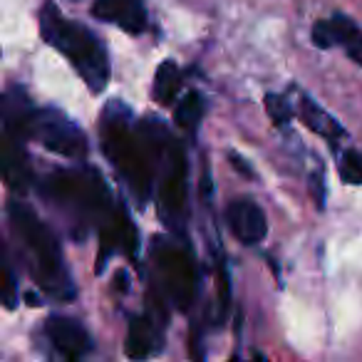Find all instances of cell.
Here are the masks:
<instances>
[{
	"label": "cell",
	"mask_w": 362,
	"mask_h": 362,
	"mask_svg": "<svg viewBox=\"0 0 362 362\" xmlns=\"http://www.w3.org/2000/svg\"><path fill=\"white\" fill-rule=\"evenodd\" d=\"M92 16L122 28L129 35L144 33L146 23H149L144 0H95L92 3Z\"/></svg>",
	"instance_id": "9"
},
{
	"label": "cell",
	"mask_w": 362,
	"mask_h": 362,
	"mask_svg": "<svg viewBox=\"0 0 362 362\" xmlns=\"http://www.w3.org/2000/svg\"><path fill=\"white\" fill-rule=\"evenodd\" d=\"M179 87H181V72L176 67L174 60H164L156 70L154 77V100L159 105H174L176 95H179Z\"/></svg>",
	"instance_id": "12"
},
{
	"label": "cell",
	"mask_w": 362,
	"mask_h": 362,
	"mask_svg": "<svg viewBox=\"0 0 362 362\" xmlns=\"http://www.w3.org/2000/svg\"><path fill=\"white\" fill-rule=\"evenodd\" d=\"M340 179L350 187L362 184V151L345 149L340 154Z\"/></svg>",
	"instance_id": "16"
},
{
	"label": "cell",
	"mask_w": 362,
	"mask_h": 362,
	"mask_svg": "<svg viewBox=\"0 0 362 362\" xmlns=\"http://www.w3.org/2000/svg\"><path fill=\"white\" fill-rule=\"evenodd\" d=\"M226 221L233 236L241 243H246V246L261 243L268 233L266 211H263L253 199H236V202L228 204Z\"/></svg>",
	"instance_id": "8"
},
{
	"label": "cell",
	"mask_w": 362,
	"mask_h": 362,
	"mask_svg": "<svg viewBox=\"0 0 362 362\" xmlns=\"http://www.w3.org/2000/svg\"><path fill=\"white\" fill-rule=\"evenodd\" d=\"M296 117H300L303 124L308 127L310 132L315 134L325 136L330 144H335L340 136H345V129L340 127V122L335 117H330L315 100H310L308 95H298V102H296Z\"/></svg>",
	"instance_id": "10"
},
{
	"label": "cell",
	"mask_w": 362,
	"mask_h": 362,
	"mask_svg": "<svg viewBox=\"0 0 362 362\" xmlns=\"http://www.w3.org/2000/svg\"><path fill=\"white\" fill-rule=\"evenodd\" d=\"M161 271H164V281L169 288L171 298H174L176 305L187 308L192 303L194 293H197V273H194V263L187 253L176 251V248H161Z\"/></svg>",
	"instance_id": "7"
},
{
	"label": "cell",
	"mask_w": 362,
	"mask_h": 362,
	"mask_svg": "<svg viewBox=\"0 0 362 362\" xmlns=\"http://www.w3.org/2000/svg\"><path fill=\"white\" fill-rule=\"evenodd\" d=\"M8 218H11L13 233L23 246V258H25L28 271L35 278L37 286L57 300H72L75 286H72L70 271L65 266L60 243H57L52 228L42 223L37 214L18 199L8 204Z\"/></svg>",
	"instance_id": "1"
},
{
	"label": "cell",
	"mask_w": 362,
	"mask_h": 362,
	"mask_svg": "<svg viewBox=\"0 0 362 362\" xmlns=\"http://www.w3.org/2000/svg\"><path fill=\"white\" fill-rule=\"evenodd\" d=\"M3 300H6V308H16V276H13L11 261H6V293H3Z\"/></svg>",
	"instance_id": "17"
},
{
	"label": "cell",
	"mask_w": 362,
	"mask_h": 362,
	"mask_svg": "<svg viewBox=\"0 0 362 362\" xmlns=\"http://www.w3.org/2000/svg\"><path fill=\"white\" fill-rule=\"evenodd\" d=\"M45 335L57 352L67 360H82L92 352V337L87 327L75 317L50 315L45 322Z\"/></svg>",
	"instance_id": "6"
},
{
	"label": "cell",
	"mask_w": 362,
	"mask_h": 362,
	"mask_svg": "<svg viewBox=\"0 0 362 362\" xmlns=\"http://www.w3.org/2000/svg\"><path fill=\"white\" fill-rule=\"evenodd\" d=\"M40 33L60 55L70 60L77 75L92 92H102L110 82V55L107 47L87 25L67 21L52 0L40 11Z\"/></svg>",
	"instance_id": "2"
},
{
	"label": "cell",
	"mask_w": 362,
	"mask_h": 362,
	"mask_svg": "<svg viewBox=\"0 0 362 362\" xmlns=\"http://www.w3.org/2000/svg\"><path fill=\"white\" fill-rule=\"evenodd\" d=\"M127 122L105 119V151L115 166L122 171L136 197L146 199L151 192V166L144 159V151L136 144L134 134L127 132Z\"/></svg>",
	"instance_id": "3"
},
{
	"label": "cell",
	"mask_w": 362,
	"mask_h": 362,
	"mask_svg": "<svg viewBox=\"0 0 362 362\" xmlns=\"http://www.w3.org/2000/svg\"><path fill=\"white\" fill-rule=\"evenodd\" d=\"M266 112L276 127H288L296 117V105L283 95H266Z\"/></svg>",
	"instance_id": "15"
},
{
	"label": "cell",
	"mask_w": 362,
	"mask_h": 362,
	"mask_svg": "<svg viewBox=\"0 0 362 362\" xmlns=\"http://www.w3.org/2000/svg\"><path fill=\"white\" fill-rule=\"evenodd\" d=\"M30 139H37L52 154L67 156V159H82L87 154V136L67 115L55 107L37 110L33 122Z\"/></svg>",
	"instance_id": "4"
},
{
	"label": "cell",
	"mask_w": 362,
	"mask_h": 362,
	"mask_svg": "<svg viewBox=\"0 0 362 362\" xmlns=\"http://www.w3.org/2000/svg\"><path fill=\"white\" fill-rule=\"evenodd\" d=\"M154 327L149 317H134L127 335V355L129 357H149L154 352Z\"/></svg>",
	"instance_id": "13"
},
{
	"label": "cell",
	"mask_w": 362,
	"mask_h": 362,
	"mask_svg": "<svg viewBox=\"0 0 362 362\" xmlns=\"http://www.w3.org/2000/svg\"><path fill=\"white\" fill-rule=\"evenodd\" d=\"M202 117H204V97L199 95V92H187L174 110L176 124L184 127V129H189V132H194L199 122H202Z\"/></svg>",
	"instance_id": "14"
},
{
	"label": "cell",
	"mask_w": 362,
	"mask_h": 362,
	"mask_svg": "<svg viewBox=\"0 0 362 362\" xmlns=\"http://www.w3.org/2000/svg\"><path fill=\"white\" fill-rule=\"evenodd\" d=\"M231 161H233V166H236V169H241V171H243V174H246V176H253V171L248 169V166H246V161H243L241 156L231 154Z\"/></svg>",
	"instance_id": "18"
},
{
	"label": "cell",
	"mask_w": 362,
	"mask_h": 362,
	"mask_svg": "<svg viewBox=\"0 0 362 362\" xmlns=\"http://www.w3.org/2000/svg\"><path fill=\"white\" fill-rule=\"evenodd\" d=\"M313 42L322 50L327 47H342L352 62L362 67V28L342 13H335L327 21L313 25Z\"/></svg>",
	"instance_id": "5"
},
{
	"label": "cell",
	"mask_w": 362,
	"mask_h": 362,
	"mask_svg": "<svg viewBox=\"0 0 362 362\" xmlns=\"http://www.w3.org/2000/svg\"><path fill=\"white\" fill-rule=\"evenodd\" d=\"M3 176L13 189L25 192L33 181V169L25 156V141L6 134V146H3Z\"/></svg>",
	"instance_id": "11"
}]
</instances>
